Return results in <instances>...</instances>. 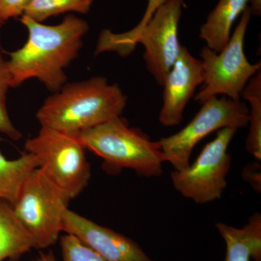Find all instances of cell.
Listing matches in <instances>:
<instances>
[{
	"label": "cell",
	"instance_id": "obj_10",
	"mask_svg": "<svg viewBox=\"0 0 261 261\" xmlns=\"http://www.w3.org/2000/svg\"><path fill=\"white\" fill-rule=\"evenodd\" d=\"M62 230L78 238L105 261H154L132 239L70 209L63 215Z\"/></svg>",
	"mask_w": 261,
	"mask_h": 261
},
{
	"label": "cell",
	"instance_id": "obj_14",
	"mask_svg": "<svg viewBox=\"0 0 261 261\" xmlns=\"http://www.w3.org/2000/svg\"><path fill=\"white\" fill-rule=\"evenodd\" d=\"M35 249L34 240L21 224L13 205L0 200V261L17 260Z\"/></svg>",
	"mask_w": 261,
	"mask_h": 261
},
{
	"label": "cell",
	"instance_id": "obj_5",
	"mask_svg": "<svg viewBox=\"0 0 261 261\" xmlns=\"http://www.w3.org/2000/svg\"><path fill=\"white\" fill-rule=\"evenodd\" d=\"M70 200L40 168L25 178L13 207L32 236L35 249H47L59 240L63 215Z\"/></svg>",
	"mask_w": 261,
	"mask_h": 261
},
{
	"label": "cell",
	"instance_id": "obj_11",
	"mask_svg": "<svg viewBox=\"0 0 261 261\" xmlns=\"http://www.w3.org/2000/svg\"><path fill=\"white\" fill-rule=\"evenodd\" d=\"M204 68L202 61L192 56L182 46L177 59L165 80L163 103L159 121L165 126L181 123L187 103L195 94L196 89L203 84Z\"/></svg>",
	"mask_w": 261,
	"mask_h": 261
},
{
	"label": "cell",
	"instance_id": "obj_7",
	"mask_svg": "<svg viewBox=\"0 0 261 261\" xmlns=\"http://www.w3.org/2000/svg\"><path fill=\"white\" fill-rule=\"evenodd\" d=\"M250 7L242 14L241 20L226 45L219 53L205 47L200 56L204 68V82L195 99L201 104L218 95L240 100L247 82L260 70V62L252 64L244 51V42L251 17Z\"/></svg>",
	"mask_w": 261,
	"mask_h": 261
},
{
	"label": "cell",
	"instance_id": "obj_9",
	"mask_svg": "<svg viewBox=\"0 0 261 261\" xmlns=\"http://www.w3.org/2000/svg\"><path fill=\"white\" fill-rule=\"evenodd\" d=\"M237 130L220 129L195 162L185 169L174 170L171 173L173 187L182 196L197 204L207 203L221 197L227 185L226 176L231 167L228 146Z\"/></svg>",
	"mask_w": 261,
	"mask_h": 261
},
{
	"label": "cell",
	"instance_id": "obj_8",
	"mask_svg": "<svg viewBox=\"0 0 261 261\" xmlns=\"http://www.w3.org/2000/svg\"><path fill=\"white\" fill-rule=\"evenodd\" d=\"M248 123L249 108L240 99L211 97L185 128L159 142L166 162L179 171L190 164L194 147L207 135L224 128H244Z\"/></svg>",
	"mask_w": 261,
	"mask_h": 261
},
{
	"label": "cell",
	"instance_id": "obj_12",
	"mask_svg": "<svg viewBox=\"0 0 261 261\" xmlns=\"http://www.w3.org/2000/svg\"><path fill=\"white\" fill-rule=\"evenodd\" d=\"M218 231L226 243L225 261H261V216L252 215L243 228L218 223Z\"/></svg>",
	"mask_w": 261,
	"mask_h": 261
},
{
	"label": "cell",
	"instance_id": "obj_3",
	"mask_svg": "<svg viewBox=\"0 0 261 261\" xmlns=\"http://www.w3.org/2000/svg\"><path fill=\"white\" fill-rule=\"evenodd\" d=\"M183 5L184 0H166L145 25H137L122 34L105 29L98 39L95 54L113 51L126 57L137 44H142L145 48L143 57L147 70L163 87L181 50L178 24Z\"/></svg>",
	"mask_w": 261,
	"mask_h": 261
},
{
	"label": "cell",
	"instance_id": "obj_18",
	"mask_svg": "<svg viewBox=\"0 0 261 261\" xmlns=\"http://www.w3.org/2000/svg\"><path fill=\"white\" fill-rule=\"evenodd\" d=\"M11 76L8 61L0 53V133L14 141L20 140L22 134L13 125L6 106L7 94L10 87Z\"/></svg>",
	"mask_w": 261,
	"mask_h": 261
},
{
	"label": "cell",
	"instance_id": "obj_23",
	"mask_svg": "<svg viewBox=\"0 0 261 261\" xmlns=\"http://www.w3.org/2000/svg\"><path fill=\"white\" fill-rule=\"evenodd\" d=\"M3 24H4V23H3V22L0 21V29H1L2 27H3Z\"/></svg>",
	"mask_w": 261,
	"mask_h": 261
},
{
	"label": "cell",
	"instance_id": "obj_22",
	"mask_svg": "<svg viewBox=\"0 0 261 261\" xmlns=\"http://www.w3.org/2000/svg\"><path fill=\"white\" fill-rule=\"evenodd\" d=\"M32 261H57V259L53 252H41L39 256Z\"/></svg>",
	"mask_w": 261,
	"mask_h": 261
},
{
	"label": "cell",
	"instance_id": "obj_19",
	"mask_svg": "<svg viewBox=\"0 0 261 261\" xmlns=\"http://www.w3.org/2000/svg\"><path fill=\"white\" fill-rule=\"evenodd\" d=\"M59 240L63 261H105L73 235L65 233Z\"/></svg>",
	"mask_w": 261,
	"mask_h": 261
},
{
	"label": "cell",
	"instance_id": "obj_16",
	"mask_svg": "<svg viewBox=\"0 0 261 261\" xmlns=\"http://www.w3.org/2000/svg\"><path fill=\"white\" fill-rule=\"evenodd\" d=\"M241 97L250 103V130L246 140V149L257 161L261 160V73L260 70L247 82Z\"/></svg>",
	"mask_w": 261,
	"mask_h": 261
},
{
	"label": "cell",
	"instance_id": "obj_1",
	"mask_svg": "<svg viewBox=\"0 0 261 261\" xmlns=\"http://www.w3.org/2000/svg\"><path fill=\"white\" fill-rule=\"evenodd\" d=\"M20 20L28 30V39L20 49L10 53V87L37 79L53 93L58 92L67 83L65 68L78 57L88 23L74 15L53 25L24 15Z\"/></svg>",
	"mask_w": 261,
	"mask_h": 261
},
{
	"label": "cell",
	"instance_id": "obj_2",
	"mask_svg": "<svg viewBox=\"0 0 261 261\" xmlns=\"http://www.w3.org/2000/svg\"><path fill=\"white\" fill-rule=\"evenodd\" d=\"M127 97L117 84L94 76L65 84L45 99L36 118L41 126L77 135L121 116Z\"/></svg>",
	"mask_w": 261,
	"mask_h": 261
},
{
	"label": "cell",
	"instance_id": "obj_20",
	"mask_svg": "<svg viewBox=\"0 0 261 261\" xmlns=\"http://www.w3.org/2000/svg\"><path fill=\"white\" fill-rule=\"evenodd\" d=\"M32 0H0V21L5 23L11 18L23 15Z\"/></svg>",
	"mask_w": 261,
	"mask_h": 261
},
{
	"label": "cell",
	"instance_id": "obj_21",
	"mask_svg": "<svg viewBox=\"0 0 261 261\" xmlns=\"http://www.w3.org/2000/svg\"><path fill=\"white\" fill-rule=\"evenodd\" d=\"M244 179L251 185L254 190L257 192H260L261 175L260 161L256 163H250L244 168L243 171Z\"/></svg>",
	"mask_w": 261,
	"mask_h": 261
},
{
	"label": "cell",
	"instance_id": "obj_17",
	"mask_svg": "<svg viewBox=\"0 0 261 261\" xmlns=\"http://www.w3.org/2000/svg\"><path fill=\"white\" fill-rule=\"evenodd\" d=\"M93 0H32L24 12L38 22L68 12L85 14L88 13Z\"/></svg>",
	"mask_w": 261,
	"mask_h": 261
},
{
	"label": "cell",
	"instance_id": "obj_6",
	"mask_svg": "<svg viewBox=\"0 0 261 261\" xmlns=\"http://www.w3.org/2000/svg\"><path fill=\"white\" fill-rule=\"evenodd\" d=\"M24 148L36 158L39 168L70 200L88 186L90 164L85 147L76 136L41 126L35 137L27 140Z\"/></svg>",
	"mask_w": 261,
	"mask_h": 261
},
{
	"label": "cell",
	"instance_id": "obj_13",
	"mask_svg": "<svg viewBox=\"0 0 261 261\" xmlns=\"http://www.w3.org/2000/svg\"><path fill=\"white\" fill-rule=\"evenodd\" d=\"M250 0H219L200 27V38L206 47L219 53L231 37V29L239 15L248 8Z\"/></svg>",
	"mask_w": 261,
	"mask_h": 261
},
{
	"label": "cell",
	"instance_id": "obj_15",
	"mask_svg": "<svg viewBox=\"0 0 261 261\" xmlns=\"http://www.w3.org/2000/svg\"><path fill=\"white\" fill-rule=\"evenodd\" d=\"M38 167L37 159L30 152L25 151L18 159L9 160L0 151V200L13 205L23 181Z\"/></svg>",
	"mask_w": 261,
	"mask_h": 261
},
{
	"label": "cell",
	"instance_id": "obj_4",
	"mask_svg": "<svg viewBox=\"0 0 261 261\" xmlns=\"http://www.w3.org/2000/svg\"><path fill=\"white\" fill-rule=\"evenodd\" d=\"M86 149L103 160L110 174L123 168L145 177L161 176L166 162L159 141L152 142L143 132L128 126L121 116L74 135Z\"/></svg>",
	"mask_w": 261,
	"mask_h": 261
}]
</instances>
